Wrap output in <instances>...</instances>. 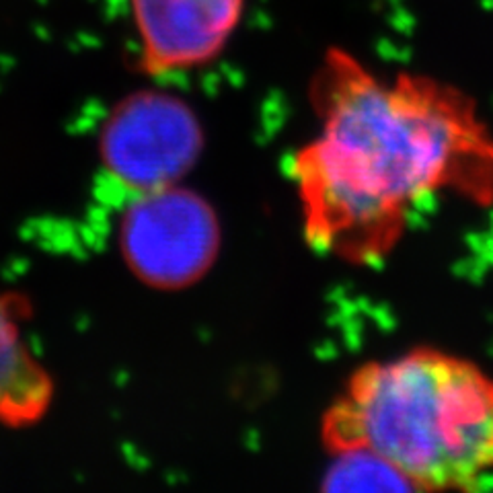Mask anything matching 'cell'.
Masks as SVG:
<instances>
[{"label":"cell","mask_w":493,"mask_h":493,"mask_svg":"<svg viewBox=\"0 0 493 493\" xmlns=\"http://www.w3.org/2000/svg\"><path fill=\"white\" fill-rule=\"evenodd\" d=\"M317 134L292 159L306 243L372 265L446 190L493 193V144L471 99L426 74L381 77L329 48L310 84Z\"/></svg>","instance_id":"6da1fadb"},{"label":"cell","mask_w":493,"mask_h":493,"mask_svg":"<svg viewBox=\"0 0 493 493\" xmlns=\"http://www.w3.org/2000/svg\"><path fill=\"white\" fill-rule=\"evenodd\" d=\"M329 454L362 450L413 492L471 489L493 475V376L436 348L372 360L321 421Z\"/></svg>","instance_id":"7a4b0ae2"},{"label":"cell","mask_w":493,"mask_h":493,"mask_svg":"<svg viewBox=\"0 0 493 493\" xmlns=\"http://www.w3.org/2000/svg\"><path fill=\"white\" fill-rule=\"evenodd\" d=\"M117 245L136 280L173 292L197 284L214 268L222 226L206 197L177 183L132 195Z\"/></svg>","instance_id":"3957f363"},{"label":"cell","mask_w":493,"mask_h":493,"mask_svg":"<svg viewBox=\"0 0 493 493\" xmlns=\"http://www.w3.org/2000/svg\"><path fill=\"white\" fill-rule=\"evenodd\" d=\"M204 150V128L192 105L169 91L124 97L99 132V161L113 183L132 195L181 183Z\"/></svg>","instance_id":"277c9868"},{"label":"cell","mask_w":493,"mask_h":493,"mask_svg":"<svg viewBox=\"0 0 493 493\" xmlns=\"http://www.w3.org/2000/svg\"><path fill=\"white\" fill-rule=\"evenodd\" d=\"M136 68L163 79L199 70L226 52L246 0H128Z\"/></svg>","instance_id":"5b68a950"},{"label":"cell","mask_w":493,"mask_h":493,"mask_svg":"<svg viewBox=\"0 0 493 493\" xmlns=\"http://www.w3.org/2000/svg\"><path fill=\"white\" fill-rule=\"evenodd\" d=\"M29 306L11 292H0V428L37 426L52 409L55 384L46 364L23 333Z\"/></svg>","instance_id":"8992f818"},{"label":"cell","mask_w":493,"mask_h":493,"mask_svg":"<svg viewBox=\"0 0 493 493\" xmlns=\"http://www.w3.org/2000/svg\"><path fill=\"white\" fill-rule=\"evenodd\" d=\"M331 456L333 463L323 477L325 489H409L405 479L374 454L348 450Z\"/></svg>","instance_id":"52a82bcc"}]
</instances>
